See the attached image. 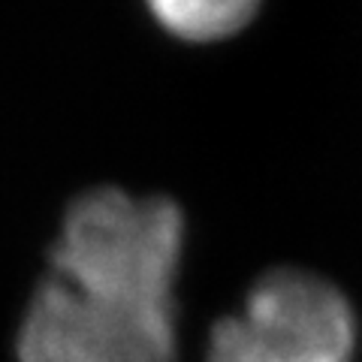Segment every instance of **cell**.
Segmentation results:
<instances>
[{
	"label": "cell",
	"instance_id": "cell-2",
	"mask_svg": "<svg viewBox=\"0 0 362 362\" xmlns=\"http://www.w3.org/2000/svg\"><path fill=\"white\" fill-rule=\"evenodd\" d=\"M354 341V311L329 281L275 269L214 326L209 362H350Z\"/></svg>",
	"mask_w": 362,
	"mask_h": 362
},
{
	"label": "cell",
	"instance_id": "cell-1",
	"mask_svg": "<svg viewBox=\"0 0 362 362\" xmlns=\"http://www.w3.org/2000/svg\"><path fill=\"white\" fill-rule=\"evenodd\" d=\"M181 239L163 197H78L28 305L18 362H173Z\"/></svg>",
	"mask_w": 362,
	"mask_h": 362
},
{
	"label": "cell",
	"instance_id": "cell-3",
	"mask_svg": "<svg viewBox=\"0 0 362 362\" xmlns=\"http://www.w3.org/2000/svg\"><path fill=\"white\" fill-rule=\"evenodd\" d=\"M151 9L160 25L175 37L209 42L242 30L247 18L257 13V4L251 0H160Z\"/></svg>",
	"mask_w": 362,
	"mask_h": 362
}]
</instances>
